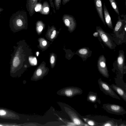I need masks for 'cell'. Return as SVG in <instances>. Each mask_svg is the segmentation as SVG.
Returning <instances> with one entry per match:
<instances>
[{
    "mask_svg": "<svg viewBox=\"0 0 126 126\" xmlns=\"http://www.w3.org/2000/svg\"><path fill=\"white\" fill-rule=\"evenodd\" d=\"M83 91L80 88L77 87H70L64 90V94L66 96L72 97L77 95L82 94Z\"/></svg>",
    "mask_w": 126,
    "mask_h": 126,
    "instance_id": "obj_7",
    "label": "cell"
},
{
    "mask_svg": "<svg viewBox=\"0 0 126 126\" xmlns=\"http://www.w3.org/2000/svg\"><path fill=\"white\" fill-rule=\"evenodd\" d=\"M43 29V27L41 25H40L39 26L38 28V30L40 32H41L42 30Z\"/></svg>",
    "mask_w": 126,
    "mask_h": 126,
    "instance_id": "obj_30",
    "label": "cell"
},
{
    "mask_svg": "<svg viewBox=\"0 0 126 126\" xmlns=\"http://www.w3.org/2000/svg\"><path fill=\"white\" fill-rule=\"evenodd\" d=\"M55 60L54 57L53 56H51L50 57V62L51 63H53L54 62Z\"/></svg>",
    "mask_w": 126,
    "mask_h": 126,
    "instance_id": "obj_27",
    "label": "cell"
},
{
    "mask_svg": "<svg viewBox=\"0 0 126 126\" xmlns=\"http://www.w3.org/2000/svg\"><path fill=\"white\" fill-rule=\"evenodd\" d=\"M61 0H54L55 7L56 10H59L61 6Z\"/></svg>",
    "mask_w": 126,
    "mask_h": 126,
    "instance_id": "obj_22",
    "label": "cell"
},
{
    "mask_svg": "<svg viewBox=\"0 0 126 126\" xmlns=\"http://www.w3.org/2000/svg\"><path fill=\"white\" fill-rule=\"evenodd\" d=\"M49 6L48 2L44 1L42 5L41 9L39 12L40 13L43 15H47L49 12Z\"/></svg>",
    "mask_w": 126,
    "mask_h": 126,
    "instance_id": "obj_17",
    "label": "cell"
},
{
    "mask_svg": "<svg viewBox=\"0 0 126 126\" xmlns=\"http://www.w3.org/2000/svg\"><path fill=\"white\" fill-rule=\"evenodd\" d=\"M56 31L55 30H54L52 32V34L55 35L56 34Z\"/></svg>",
    "mask_w": 126,
    "mask_h": 126,
    "instance_id": "obj_34",
    "label": "cell"
},
{
    "mask_svg": "<svg viewBox=\"0 0 126 126\" xmlns=\"http://www.w3.org/2000/svg\"><path fill=\"white\" fill-rule=\"evenodd\" d=\"M39 54V52H37L36 53V54H37V56H38Z\"/></svg>",
    "mask_w": 126,
    "mask_h": 126,
    "instance_id": "obj_35",
    "label": "cell"
},
{
    "mask_svg": "<svg viewBox=\"0 0 126 126\" xmlns=\"http://www.w3.org/2000/svg\"><path fill=\"white\" fill-rule=\"evenodd\" d=\"M17 114L14 113V112L10 111L4 108H0V118L4 119L6 120H15L14 116H16Z\"/></svg>",
    "mask_w": 126,
    "mask_h": 126,
    "instance_id": "obj_8",
    "label": "cell"
},
{
    "mask_svg": "<svg viewBox=\"0 0 126 126\" xmlns=\"http://www.w3.org/2000/svg\"><path fill=\"white\" fill-rule=\"evenodd\" d=\"M93 35L94 37H98L99 36L98 32L97 31L94 32L93 34Z\"/></svg>",
    "mask_w": 126,
    "mask_h": 126,
    "instance_id": "obj_29",
    "label": "cell"
},
{
    "mask_svg": "<svg viewBox=\"0 0 126 126\" xmlns=\"http://www.w3.org/2000/svg\"><path fill=\"white\" fill-rule=\"evenodd\" d=\"M62 1V4L63 5L67 3L71 0H61Z\"/></svg>",
    "mask_w": 126,
    "mask_h": 126,
    "instance_id": "obj_28",
    "label": "cell"
},
{
    "mask_svg": "<svg viewBox=\"0 0 126 126\" xmlns=\"http://www.w3.org/2000/svg\"><path fill=\"white\" fill-rule=\"evenodd\" d=\"M98 82L100 90L104 94L114 98L120 100V97L115 93L110 85L102 81L101 78L98 80Z\"/></svg>",
    "mask_w": 126,
    "mask_h": 126,
    "instance_id": "obj_2",
    "label": "cell"
},
{
    "mask_svg": "<svg viewBox=\"0 0 126 126\" xmlns=\"http://www.w3.org/2000/svg\"><path fill=\"white\" fill-rule=\"evenodd\" d=\"M114 29V32H118L122 27L124 23H126V20L121 19L119 16L118 17Z\"/></svg>",
    "mask_w": 126,
    "mask_h": 126,
    "instance_id": "obj_15",
    "label": "cell"
},
{
    "mask_svg": "<svg viewBox=\"0 0 126 126\" xmlns=\"http://www.w3.org/2000/svg\"><path fill=\"white\" fill-rule=\"evenodd\" d=\"M47 44V42L46 41H44L42 42V44L43 45L45 46Z\"/></svg>",
    "mask_w": 126,
    "mask_h": 126,
    "instance_id": "obj_31",
    "label": "cell"
},
{
    "mask_svg": "<svg viewBox=\"0 0 126 126\" xmlns=\"http://www.w3.org/2000/svg\"><path fill=\"white\" fill-rule=\"evenodd\" d=\"M87 100L92 103L96 102L98 100L97 93L91 92H89L87 96Z\"/></svg>",
    "mask_w": 126,
    "mask_h": 126,
    "instance_id": "obj_16",
    "label": "cell"
},
{
    "mask_svg": "<svg viewBox=\"0 0 126 126\" xmlns=\"http://www.w3.org/2000/svg\"><path fill=\"white\" fill-rule=\"evenodd\" d=\"M28 20L26 11L19 10L13 14L11 16L9 23L10 28L13 32H16L25 27Z\"/></svg>",
    "mask_w": 126,
    "mask_h": 126,
    "instance_id": "obj_1",
    "label": "cell"
},
{
    "mask_svg": "<svg viewBox=\"0 0 126 126\" xmlns=\"http://www.w3.org/2000/svg\"><path fill=\"white\" fill-rule=\"evenodd\" d=\"M68 114L72 120L77 126H87L89 125L84 123L79 118L77 113L73 111L69 110Z\"/></svg>",
    "mask_w": 126,
    "mask_h": 126,
    "instance_id": "obj_9",
    "label": "cell"
},
{
    "mask_svg": "<svg viewBox=\"0 0 126 126\" xmlns=\"http://www.w3.org/2000/svg\"><path fill=\"white\" fill-rule=\"evenodd\" d=\"M3 10H4L3 9L0 7V14H1V12L3 11Z\"/></svg>",
    "mask_w": 126,
    "mask_h": 126,
    "instance_id": "obj_33",
    "label": "cell"
},
{
    "mask_svg": "<svg viewBox=\"0 0 126 126\" xmlns=\"http://www.w3.org/2000/svg\"><path fill=\"white\" fill-rule=\"evenodd\" d=\"M62 19L65 25L72 29H74L76 27V20L72 16L64 14L62 16Z\"/></svg>",
    "mask_w": 126,
    "mask_h": 126,
    "instance_id": "obj_6",
    "label": "cell"
},
{
    "mask_svg": "<svg viewBox=\"0 0 126 126\" xmlns=\"http://www.w3.org/2000/svg\"><path fill=\"white\" fill-rule=\"evenodd\" d=\"M109 0L112 7L113 9L115 12L119 16V13L118 7L115 0Z\"/></svg>",
    "mask_w": 126,
    "mask_h": 126,
    "instance_id": "obj_19",
    "label": "cell"
},
{
    "mask_svg": "<svg viewBox=\"0 0 126 126\" xmlns=\"http://www.w3.org/2000/svg\"><path fill=\"white\" fill-rule=\"evenodd\" d=\"M103 8L105 22L109 28L113 29V27L111 17L105 3L103 4Z\"/></svg>",
    "mask_w": 126,
    "mask_h": 126,
    "instance_id": "obj_12",
    "label": "cell"
},
{
    "mask_svg": "<svg viewBox=\"0 0 126 126\" xmlns=\"http://www.w3.org/2000/svg\"><path fill=\"white\" fill-rule=\"evenodd\" d=\"M55 35L54 34H52L51 35V37H50L52 39L55 36Z\"/></svg>",
    "mask_w": 126,
    "mask_h": 126,
    "instance_id": "obj_32",
    "label": "cell"
},
{
    "mask_svg": "<svg viewBox=\"0 0 126 126\" xmlns=\"http://www.w3.org/2000/svg\"><path fill=\"white\" fill-rule=\"evenodd\" d=\"M29 60L31 64L35 65L37 64V60L35 57H29Z\"/></svg>",
    "mask_w": 126,
    "mask_h": 126,
    "instance_id": "obj_24",
    "label": "cell"
},
{
    "mask_svg": "<svg viewBox=\"0 0 126 126\" xmlns=\"http://www.w3.org/2000/svg\"><path fill=\"white\" fill-rule=\"evenodd\" d=\"M78 52L80 56L83 58L86 57L89 53V49L85 48L80 49L78 50Z\"/></svg>",
    "mask_w": 126,
    "mask_h": 126,
    "instance_id": "obj_18",
    "label": "cell"
},
{
    "mask_svg": "<svg viewBox=\"0 0 126 126\" xmlns=\"http://www.w3.org/2000/svg\"><path fill=\"white\" fill-rule=\"evenodd\" d=\"M96 30L98 32L99 36L104 44L110 48H114L115 47L114 44L108 34L100 27L97 26Z\"/></svg>",
    "mask_w": 126,
    "mask_h": 126,
    "instance_id": "obj_4",
    "label": "cell"
},
{
    "mask_svg": "<svg viewBox=\"0 0 126 126\" xmlns=\"http://www.w3.org/2000/svg\"><path fill=\"white\" fill-rule=\"evenodd\" d=\"M110 86L121 98L126 101V93L124 90L121 87L114 84H112L110 85Z\"/></svg>",
    "mask_w": 126,
    "mask_h": 126,
    "instance_id": "obj_13",
    "label": "cell"
},
{
    "mask_svg": "<svg viewBox=\"0 0 126 126\" xmlns=\"http://www.w3.org/2000/svg\"><path fill=\"white\" fill-rule=\"evenodd\" d=\"M38 0H27L26 7L29 14L32 16L35 13V7Z\"/></svg>",
    "mask_w": 126,
    "mask_h": 126,
    "instance_id": "obj_10",
    "label": "cell"
},
{
    "mask_svg": "<svg viewBox=\"0 0 126 126\" xmlns=\"http://www.w3.org/2000/svg\"><path fill=\"white\" fill-rule=\"evenodd\" d=\"M103 107L108 112L118 115H123L126 113L124 108L119 105L111 104L103 105Z\"/></svg>",
    "mask_w": 126,
    "mask_h": 126,
    "instance_id": "obj_3",
    "label": "cell"
},
{
    "mask_svg": "<svg viewBox=\"0 0 126 126\" xmlns=\"http://www.w3.org/2000/svg\"><path fill=\"white\" fill-rule=\"evenodd\" d=\"M125 63V56L122 52H119L117 59V65L118 68L122 72Z\"/></svg>",
    "mask_w": 126,
    "mask_h": 126,
    "instance_id": "obj_14",
    "label": "cell"
},
{
    "mask_svg": "<svg viewBox=\"0 0 126 126\" xmlns=\"http://www.w3.org/2000/svg\"><path fill=\"white\" fill-rule=\"evenodd\" d=\"M101 126H118L117 124L113 120H109L107 121Z\"/></svg>",
    "mask_w": 126,
    "mask_h": 126,
    "instance_id": "obj_20",
    "label": "cell"
},
{
    "mask_svg": "<svg viewBox=\"0 0 126 126\" xmlns=\"http://www.w3.org/2000/svg\"><path fill=\"white\" fill-rule=\"evenodd\" d=\"M42 73V70L40 69H38L36 72V74L38 76H40Z\"/></svg>",
    "mask_w": 126,
    "mask_h": 126,
    "instance_id": "obj_26",
    "label": "cell"
},
{
    "mask_svg": "<svg viewBox=\"0 0 126 126\" xmlns=\"http://www.w3.org/2000/svg\"><path fill=\"white\" fill-rule=\"evenodd\" d=\"M42 0H38L39 2H40ZM50 4V6L52 8L53 11L55 13V6L54 4V3L53 2V0H49Z\"/></svg>",
    "mask_w": 126,
    "mask_h": 126,
    "instance_id": "obj_25",
    "label": "cell"
},
{
    "mask_svg": "<svg viewBox=\"0 0 126 126\" xmlns=\"http://www.w3.org/2000/svg\"><path fill=\"white\" fill-rule=\"evenodd\" d=\"M97 66L100 73L104 77L108 78L109 77V71L106 64V59L103 55H102L99 57Z\"/></svg>",
    "mask_w": 126,
    "mask_h": 126,
    "instance_id": "obj_5",
    "label": "cell"
},
{
    "mask_svg": "<svg viewBox=\"0 0 126 126\" xmlns=\"http://www.w3.org/2000/svg\"><path fill=\"white\" fill-rule=\"evenodd\" d=\"M94 3L98 14L104 24L106 26L104 18L101 0H94Z\"/></svg>",
    "mask_w": 126,
    "mask_h": 126,
    "instance_id": "obj_11",
    "label": "cell"
},
{
    "mask_svg": "<svg viewBox=\"0 0 126 126\" xmlns=\"http://www.w3.org/2000/svg\"><path fill=\"white\" fill-rule=\"evenodd\" d=\"M42 5L41 4L38 3L35 5V12H39L40 11Z\"/></svg>",
    "mask_w": 126,
    "mask_h": 126,
    "instance_id": "obj_23",
    "label": "cell"
},
{
    "mask_svg": "<svg viewBox=\"0 0 126 126\" xmlns=\"http://www.w3.org/2000/svg\"><path fill=\"white\" fill-rule=\"evenodd\" d=\"M85 122L89 126L97 125L96 123L93 120L83 118Z\"/></svg>",
    "mask_w": 126,
    "mask_h": 126,
    "instance_id": "obj_21",
    "label": "cell"
}]
</instances>
